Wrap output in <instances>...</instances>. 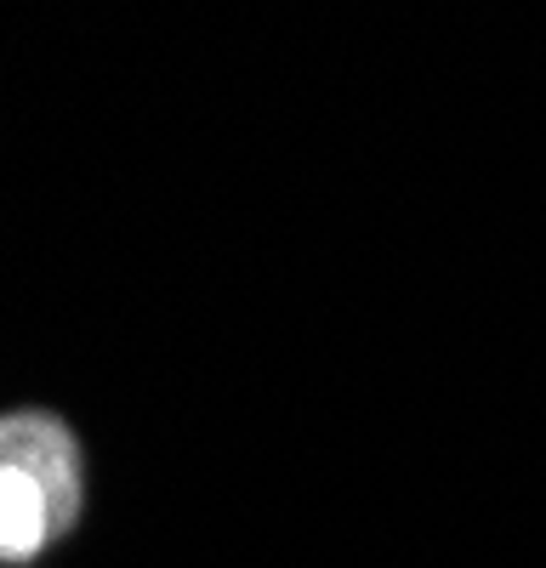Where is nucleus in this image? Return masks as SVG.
<instances>
[{
    "label": "nucleus",
    "instance_id": "2",
    "mask_svg": "<svg viewBox=\"0 0 546 568\" xmlns=\"http://www.w3.org/2000/svg\"><path fill=\"white\" fill-rule=\"evenodd\" d=\"M63 535V517L46 495V484L23 466L0 460V562H29L40 557V546Z\"/></svg>",
    "mask_w": 546,
    "mask_h": 568
},
{
    "label": "nucleus",
    "instance_id": "1",
    "mask_svg": "<svg viewBox=\"0 0 546 568\" xmlns=\"http://www.w3.org/2000/svg\"><path fill=\"white\" fill-rule=\"evenodd\" d=\"M0 460L34 471L46 484V495H52V506H58L63 529H74V517H80V455H74V438L52 415H40V409L0 415Z\"/></svg>",
    "mask_w": 546,
    "mask_h": 568
}]
</instances>
